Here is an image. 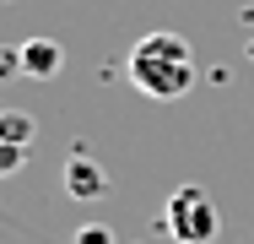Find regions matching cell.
Segmentation results:
<instances>
[{
    "label": "cell",
    "instance_id": "obj_7",
    "mask_svg": "<svg viewBox=\"0 0 254 244\" xmlns=\"http://www.w3.org/2000/svg\"><path fill=\"white\" fill-rule=\"evenodd\" d=\"M70 244H114V228H108V223H81Z\"/></svg>",
    "mask_w": 254,
    "mask_h": 244
},
{
    "label": "cell",
    "instance_id": "obj_6",
    "mask_svg": "<svg viewBox=\"0 0 254 244\" xmlns=\"http://www.w3.org/2000/svg\"><path fill=\"white\" fill-rule=\"evenodd\" d=\"M22 168H27V146L0 141V179H11V174H22Z\"/></svg>",
    "mask_w": 254,
    "mask_h": 244
},
{
    "label": "cell",
    "instance_id": "obj_5",
    "mask_svg": "<svg viewBox=\"0 0 254 244\" xmlns=\"http://www.w3.org/2000/svg\"><path fill=\"white\" fill-rule=\"evenodd\" d=\"M33 136H38V125H33V114H22V109H5V114H0V141L33 146Z\"/></svg>",
    "mask_w": 254,
    "mask_h": 244
},
{
    "label": "cell",
    "instance_id": "obj_8",
    "mask_svg": "<svg viewBox=\"0 0 254 244\" xmlns=\"http://www.w3.org/2000/svg\"><path fill=\"white\" fill-rule=\"evenodd\" d=\"M16 71H22V49L11 44V49H0V82H5V76H16Z\"/></svg>",
    "mask_w": 254,
    "mask_h": 244
},
{
    "label": "cell",
    "instance_id": "obj_1",
    "mask_svg": "<svg viewBox=\"0 0 254 244\" xmlns=\"http://www.w3.org/2000/svg\"><path fill=\"white\" fill-rule=\"evenodd\" d=\"M130 87L146 98H184L195 87V54L179 33H146L141 44L130 49Z\"/></svg>",
    "mask_w": 254,
    "mask_h": 244
},
{
    "label": "cell",
    "instance_id": "obj_2",
    "mask_svg": "<svg viewBox=\"0 0 254 244\" xmlns=\"http://www.w3.org/2000/svg\"><path fill=\"white\" fill-rule=\"evenodd\" d=\"M162 228L179 244H211L216 228H222V212H216L205 185H179L168 195V206H162Z\"/></svg>",
    "mask_w": 254,
    "mask_h": 244
},
{
    "label": "cell",
    "instance_id": "obj_4",
    "mask_svg": "<svg viewBox=\"0 0 254 244\" xmlns=\"http://www.w3.org/2000/svg\"><path fill=\"white\" fill-rule=\"evenodd\" d=\"M60 65H65V49H60V38H27V44H22V71H27L33 82H49V76H60Z\"/></svg>",
    "mask_w": 254,
    "mask_h": 244
},
{
    "label": "cell",
    "instance_id": "obj_3",
    "mask_svg": "<svg viewBox=\"0 0 254 244\" xmlns=\"http://www.w3.org/2000/svg\"><path fill=\"white\" fill-rule=\"evenodd\" d=\"M103 190H108V174H103L87 152H76V157L65 163V195H70V201H98Z\"/></svg>",
    "mask_w": 254,
    "mask_h": 244
}]
</instances>
